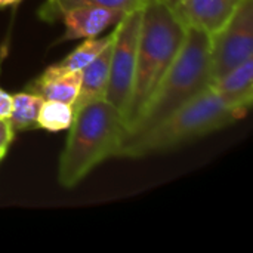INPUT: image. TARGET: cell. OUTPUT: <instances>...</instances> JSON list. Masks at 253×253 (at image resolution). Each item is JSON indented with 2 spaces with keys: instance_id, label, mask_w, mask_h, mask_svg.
Returning <instances> with one entry per match:
<instances>
[{
  "instance_id": "ac0fdd59",
  "label": "cell",
  "mask_w": 253,
  "mask_h": 253,
  "mask_svg": "<svg viewBox=\"0 0 253 253\" xmlns=\"http://www.w3.org/2000/svg\"><path fill=\"white\" fill-rule=\"evenodd\" d=\"M12 4H16V0H0V7H6Z\"/></svg>"
},
{
  "instance_id": "30bf717a",
  "label": "cell",
  "mask_w": 253,
  "mask_h": 253,
  "mask_svg": "<svg viewBox=\"0 0 253 253\" xmlns=\"http://www.w3.org/2000/svg\"><path fill=\"white\" fill-rule=\"evenodd\" d=\"M116 34V31H114ZM113 40L107 44V47L84 68H82V80L80 89L76 101L73 102V113L80 107L105 99L108 80H110V64H111V53H113Z\"/></svg>"
},
{
  "instance_id": "52a82bcc",
  "label": "cell",
  "mask_w": 253,
  "mask_h": 253,
  "mask_svg": "<svg viewBox=\"0 0 253 253\" xmlns=\"http://www.w3.org/2000/svg\"><path fill=\"white\" fill-rule=\"evenodd\" d=\"M243 0H179L172 9L185 27L213 36L234 15Z\"/></svg>"
},
{
  "instance_id": "9a60e30c",
  "label": "cell",
  "mask_w": 253,
  "mask_h": 253,
  "mask_svg": "<svg viewBox=\"0 0 253 253\" xmlns=\"http://www.w3.org/2000/svg\"><path fill=\"white\" fill-rule=\"evenodd\" d=\"M73 107L59 101H47L44 99L40 111H39V119L37 125L42 129L58 132L68 129L73 122Z\"/></svg>"
},
{
  "instance_id": "3957f363",
  "label": "cell",
  "mask_w": 253,
  "mask_h": 253,
  "mask_svg": "<svg viewBox=\"0 0 253 253\" xmlns=\"http://www.w3.org/2000/svg\"><path fill=\"white\" fill-rule=\"evenodd\" d=\"M212 83L211 36L187 27L185 42L156 89L147 108L125 136L148 132L178 108L199 96Z\"/></svg>"
},
{
  "instance_id": "ffe728a7",
  "label": "cell",
  "mask_w": 253,
  "mask_h": 253,
  "mask_svg": "<svg viewBox=\"0 0 253 253\" xmlns=\"http://www.w3.org/2000/svg\"><path fill=\"white\" fill-rule=\"evenodd\" d=\"M21 1H22V0H16V4H18V3H21Z\"/></svg>"
},
{
  "instance_id": "8fae6325",
  "label": "cell",
  "mask_w": 253,
  "mask_h": 253,
  "mask_svg": "<svg viewBox=\"0 0 253 253\" xmlns=\"http://www.w3.org/2000/svg\"><path fill=\"white\" fill-rule=\"evenodd\" d=\"M82 71H56L47 67L28 86V92L36 93L47 101H59L73 105L79 95Z\"/></svg>"
},
{
  "instance_id": "6da1fadb",
  "label": "cell",
  "mask_w": 253,
  "mask_h": 253,
  "mask_svg": "<svg viewBox=\"0 0 253 253\" xmlns=\"http://www.w3.org/2000/svg\"><path fill=\"white\" fill-rule=\"evenodd\" d=\"M187 27L163 0H151L141 15L136 68L130 104L125 119L127 130L147 108L165 74L176 59Z\"/></svg>"
},
{
  "instance_id": "7a4b0ae2",
  "label": "cell",
  "mask_w": 253,
  "mask_h": 253,
  "mask_svg": "<svg viewBox=\"0 0 253 253\" xmlns=\"http://www.w3.org/2000/svg\"><path fill=\"white\" fill-rule=\"evenodd\" d=\"M68 129L58 166V181L64 188L76 187L99 163L117 157L127 132L122 114L105 99L76 110Z\"/></svg>"
},
{
  "instance_id": "9c48e42d",
  "label": "cell",
  "mask_w": 253,
  "mask_h": 253,
  "mask_svg": "<svg viewBox=\"0 0 253 253\" xmlns=\"http://www.w3.org/2000/svg\"><path fill=\"white\" fill-rule=\"evenodd\" d=\"M211 87L227 107L245 117L253 101V58L215 79Z\"/></svg>"
},
{
  "instance_id": "277c9868",
  "label": "cell",
  "mask_w": 253,
  "mask_h": 253,
  "mask_svg": "<svg viewBox=\"0 0 253 253\" xmlns=\"http://www.w3.org/2000/svg\"><path fill=\"white\" fill-rule=\"evenodd\" d=\"M242 117V114L227 107L209 86L148 132L123 136L117 157L139 159L151 153L168 151L233 125Z\"/></svg>"
},
{
  "instance_id": "ba28073f",
  "label": "cell",
  "mask_w": 253,
  "mask_h": 253,
  "mask_svg": "<svg viewBox=\"0 0 253 253\" xmlns=\"http://www.w3.org/2000/svg\"><path fill=\"white\" fill-rule=\"evenodd\" d=\"M127 12L96 4H79L65 10L61 16L65 33L61 40H79L98 37L110 25H116Z\"/></svg>"
},
{
  "instance_id": "5b68a950",
  "label": "cell",
  "mask_w": 253,
  "mask_h": 253,
  "mask_svg": "<svg viewBox=\"0 0 253 253\" xmlns=\"http://www.w3.org/2000/svg\"><path fill=\"white\" fill-rule=\"evenodd\" d=\"M141 15L142 9L130 10L125 13V16L116 24L114 28L116 34L113 42L110 80L105 93V101L110 102L122 114L123 120L126 119L132 96Z\"/></svg>"
},
{
  "instance_id": "8992f818",
  "label": "cell",
  "mask_w": 253,
  "mask_h": 253,
  "mask_svg": "<svg viewBox=\"0 0 253 253\" xmlns=\"http://www.w3.org/2000/svg\"><path fill=\"white\" fill-rule=\"evenodd\" d=\"M253 58V0H243L231 19L211 36L212 82Z\"/></svg>"
},
{
  "instance_id": "4fadbf2b",
  "label": "cell",
  "mask_w": 253,
  "mask_h": 253,
  "mask_svg": "<svg viewBox=\"0 0 253 253\" xmlns=\"http://www.w3.org/2000/svg\"><path fill=\"white\" fill-rule=\"evenodd\" d=\"M43 98L31 93V92H21L12 96V110L7 122L10 123L12 129L16 130H30L39 127L37 119L39 111L43 104Z\"/></svg>"
},
{
  "instance_id": "7c38bea8",
  "label": "cell",
  "mask_w": 253,
  "mask_h": 253,
  "mask_svg": "<svg viewBox=\"0 0 253 253\" xmlns=\"http://www.w3.org/2000/svg\"><path fill=\"white\" fill-rule=\"evenodd\" d=\"M150 1L151 0H46L39 9V16L43 21L55 22L61 19L65 10L79 4H96L122 12H130L136 9H144Z\"/></svg>"
},
{
  "instance_id": "e0dca14e",
  "label": "cell",
  "mask_w": 253,
  "mask_h": 253,
  "mask_svg": "<svg viewBox=\"0 0 253 253\" xmlns=\"http://www.w3.org/2000/svg\"><path fill=\"white\" fill-rule=\"evenodd\" d=\"M12 110V95L0 89V119H7Z\"/></svg>"
},
{
  "instance_id": "5bb4252c",
  "label": "cell",
  "mask_w": 253,
  "mask_h": 253,
  "mask_svg": "<svg viewBox=\"0 0 253 253\" xmlns=\"http://www.w3.org/2000/svg\"><path fill=\"white\" fill-rule=\"evenodd\" d=\"M114 37V30L105 36V37H90L84 39L68 56H65L61 62L50 65L56 71H77L84 68L89 62H92L105 47L107 44L113 40Z\"/></svg>"
},
{
  "instance_id": "d6986e66",
  "label": "cell",
  "mask_w": 253,
  "mask_h": 253,
  "mask_svg": "<svg viewBox=\"0 0 253 253\" xmlns=\"http://www.w3.org/2000/svg\"><path fill=\"white\" fill-rule=\"evenodd\" d=\"M163 1H166V3H168V4H169L170 7H173V6H175V4H176V3H178L179 0H163Z\"/></svg>"
},
{
  "instance_id": "2e32d148",
  "label": "cell",
  "mask_w": 253,
  "mask_h": 253,
  "mask_svg": "<svg viewBox=\"0 0 253 253\" xmlns=\"http://www.w3.org/2000/svg\"><path fill=\"white\" fill-rule=\"evenodd\" d=\"M15 130L12 129L7 119H0V162L7 154L9 145L13 139Z\"/></svg>"
}]
</instances>
